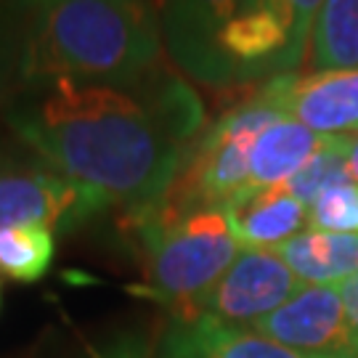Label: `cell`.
Here are the masks:
<instances>
[{
	"instance_id": "obj_1",
	"label": "cell",
	"mask_w": 358,
	"mask_h": 358,
	"mask_svg": "<svg viewBox=\"0 0 358 358\" xmlns=\"http://www.w3.org/2000/svg\"><path fill=\"white\" fill-rule=\"evenodd\" d=\"M8 122L56 173L141 213L173 189L205 109L180 80H162L146 101L109 85L56 83Z\"/></svg>"
},
{
	"instance_id": "obj_2",
	"label": "cell",
	"mask_w": 358,
	"mask_h": 358,
	"mask_svg": "<svg viewBox=\"0 0 358 358\" xmlns=\"http://www.w3.org/2000/svg\"><path fill=\"white\" fill-rule=\"evenodd\" d=\"M162 56L146 0H48L32 11L22 80L32 85H136Z\"/></svg>"
},
{
	"instance_id": "obj_3",
	"label": "cell",
	"mask_w": 358,
	"mask_h": 358,
	"mask_svg": "<svg viewBox=\"0 0 358 358\" xmlns=\"http://www.w3.org/2000/svg\"><path fill=\"white\" fill-rule=\"evenodd\" d=\"M146 250L149 294L186 316L239 257L242 244L231 234L223 210L207 207L186 215H162L157 207L133 213Z\"/></svg>"
},
{
	"instance_id": "obj_4",
	"label": "cell",
	"mask_w": 358,
	"mask_h": 358,
	"mask_svg": "<svg viewBox=\"0 0 358 358\" xmlns=\"http://www.w3.org/2000/svg\"><path fill=\"white\" fill-rule=\"evenodd\" d=\"M287 117L268 90H255L250 99L231 106L194 141L173 189L157 210L162 215H186L192 210L223 207L250 189V157L257 136Z\"/></svg>"
},
{
	"instance_id": "obj_5",
	"label": "cell",
	"mask_w": 358,
	"mask_h": 358,
	"mask_svg": "<svg viewBox=\"0 0 358 358\" xmlns=\"http://www.w3.org/2000/svg\"><path fill=\"white\" fill-rule=\"evenodd\" d=\"M112 205L53 167L0 165V231L13 226H43L72 231Z\"/></svg>"
},
{
	"instance_id": "obj_6",
	"label": "cell",
	"mask_w": 358,
	"mask_h": 358,
	"mask_svg": "<svg viewBox=\"0 0 358 358\" xmlns=\"http://www.w3.org/2000/svg\"><path fill=\"white\" fill-rule=\"evenodd\" d=\"M306 284L273 250H242L231 268L186 316H213L236 327H252L292 300Z\"/></svg>"
},
{
	"instance_id": "obj_7",
	"label": "cell",
	"mask_w": 358,
	"mask_h": 358,
	"mask_svg": "<svg viewBox=\"0 0 358 358\" xmlns=\"http://www.w3.org/2000/svg\"><path fill=\"white\" fill-rule=\"evenodd\" d=\"M257 0H162V43L186 75L210 85L231 88L229 69L217 51L220 32Z\"/></svg>"
},
{
	"instance_id": "obj_8",
	"label": "cell",
	"mask_w": 358,
	"mask_h": 358,
	"mask_svg": "<svg viewBox=\"0 0 358 358\" xmlns=\"http://www.w3.org/2000/svg\"><path fill=\"white\" fill-rule=\"evenodd\" d=\"M252 329L306 356L358 358V334L337 287H303L282 308L255 321Z\"/></svg>"
},
{
	"instance_id": "obj_9",
	"label": "cell",
	"mask_w": 358,
	"mask_h": 358,
	"mask_svg": "<svg viewBox=\"0 0 358 358\" xmlns=\"http://www.w3.org/2000/svg\"><path fill=\"white\" fill-rule=\"evenodd\" d=\"M289 117L319 136L358 133V69L279 75L263 85Z\"/></svg>"
},
{
	"instance_id": "obj_10",
	"label": "cell",
	"mask_w": 358,
	"mask_h": 358,
	"mask_svg": "<svg viewBox=\"0 0 358 358\" xmlns=\"http://www.w3.org/2000/svg\"><path fill=\"white\" fill-rule=\"evenodd\" d=\"M152 358H316L297 353L257 334L252 327H236L213 316H176L165 327Z\"/></svg>"
},
{
	"instance_id": "obj_11",
	"label": "cell",
	"mask_w": 358,
	"mask_h": 358,
	"mask_svg": "<svg viewBox=\"0 0 358 358\" xmlns=\"http://www.w3.org/2000/svg\"><path fill=\"white\" fill-rule=\"evenodd\" d=\"M223 215L242 250H276L303 231L308 207L284 186H276L266 192H244L223 207Z\"/></svg>"
},
{
	"instance_id": "obj_12",
	"label": "cell",
	"mask_w": 358,
	"mask_h": 358,
	"mask_svg": "<svg viewBox=\"0 0 358 358\" xmlns=\"http://www.w3.org/2000/svg\"><path fill=\"white\" fill-rule=\"evenodd\" d=\"M273 252L308 287H337L358 273V234L308 229Z\"/></svg>"
},
{
	"instance_id": "obj_13",
	"label": "cell",
	"mask_w": 358,
	"mask_h": 358,
	"mask_svg": "<svg viewBox=\"0 0 358 358\" xmlns=\"http://www.w3.org/2000/svg\"><path fill=\"white\" fill-rule=\"evenodd\" d=\"M329 136H319L294 117H282L257 136L250 157V189L266 192L284 186L313 154L319 152Z\"/></svg>"
},
{
	"instance_id": "obj_14",
	"label": "cell",
	"mask_w": 358,
	"mask_h": 358,
	"mask_svg": "<svg viewBox=\"0 0 358 358\" xmlns=\"http://www.w3.org/2000/svg\"><path fill=\"white\" fill-rule=\"evenodd\" d=\"M310 66L358 69V0H324L310 32Z\"/></svg>"
},
{
	"instance_id": "obj_15",
	"label": "cell",
	"mask_w": 358,
	"mask_h": 358,
	"mask_svg": "<svg viewBox=\"0 0 358 358\" xmlns=\"http://www.w3.org/2000/svg\"><path fill=\"white\" fill-rule=\"evenodd\" d=\"M56 239L43 226H13L0 231V273L13 282H38L51 268Z\"/></svg>"
},
{
	"instance_id": "obj_16",
	"label": "cell",
	"mask_w": 358,
	"mask_h": 358,
	"mask_svg": "<svg viewBox=\"0 0 358 358\" xmlns=\"http://www.w3.org/2000/svg\"><path fill=\"white\" fill-rule=\"evenodd\" d=\"M350 149H353V136H329L319 152L284 183V189L306 207H310L327 189L353 180L348 167Z\"/></svg>"
},
{
	"instance_id": "obj_17",
	"label": "cell",
	"mask_w": 358,
	"mask_h": 358,
	"mask_svg": "<svg viewBox=\"0 0 358 358\" xmlns=\"http://www.w3.org/2000/svg\"><path fill=\"white\" fill-rule=\"evenodd\" d=\"M29 19L32 11L24 0H0V96L22 77Z\"/></svg>"
},
{
	"instance_id": "obj_18",
	"label": "cell",
	"mask_w": 358,
	"mask_h": 358,
	"mask_svg": "<svg viewBox=\"0 0 358 358\" xmlns=\"http://www.w3.org/2000/svg\"><path fill=\"white\" fill-rule=\"evenodd\" d=\"M308 226L313 231L358 234V183L345 180L319 194L308 207Z\"/></svg>"
},
{
	"instance_id": "obj_19",
	"label": "cell",
	"mask_w": 358,
	"mask_h": 358,
	"mask_svg": "<svg viewBox=\"0 0 358 358\" xmlns=\"http://www.w3.org/2000/svg\"><path fill=\"white\" fill-rule=\"evenodd\" d=\"M268 3L287 19V24L292 29L294 48L306 59L308 45H310V32H313V22L319 16L324 0H268Z\"/></svg>"
},
{
	"instance_id": "obj_20",
	"label": "cell",
	"mask_w": 358,
	"mask_h": 358,
	"mask_svg": "<svg viewBox=\"0 0 358 358\" xmlns=\"http://www.w3.org/2000/svg\"><path fill=\"white\" fill-rule=\"evenodd\" d=\"M152 343L141 334H122L112 343L99 348L93 358H152Z\"/></svg>"
},
{
	"instance_id": "obj_21",
	"label": "cell",
	"mask_w": 358,
	"mask_h": 358,
	"mask_svg": "<svg viewBox=\"0 0 358 358\" xmlns=\"http://www.w3.org/2000/svg\"><path fill=\"white\" fill-rule=\"evenodd\" d=\"M337 292H340V297H343L348 321H350V327H353L356 334H358V273L353 276V279L337 284Z\"/></svg>"
},
{
	"instance_id": "obj_22",
	"label": "cell",
	"mask_w": 358,
	"mask_h": 358,
	"mask_svg": "<svg viewBox=\"0 0 358 358\" xmlns=\"http://www.w3.org/2000/svg\"><path fill=\"white\" fill-rule=\"evenodd\" d=\"M348 167H350V178L358 183V136L353 138V149H350V159H348Z\"/></svg>"
},
{
	"instance_id": "obj_23",
	"label": "cell",
	"mask_w": 358,
	"mask_h": 358,
	"mask_svg": "<svg viewBox=\"0 0 358 358\" xmlns=\"http://www.w3.org/2000/svg\"><path fill=\"white\" fill-rule=\"evenodd\" d=\"M27 3V8H29V11H35V8H40V6H43V3H48V0H24Z\"/></svg>"
}]
</instances>
